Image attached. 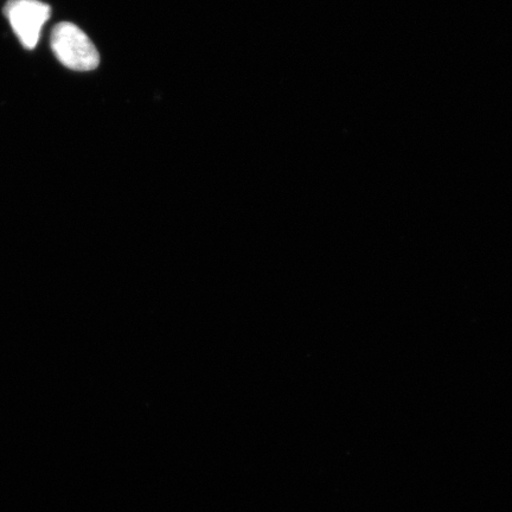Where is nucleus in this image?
<instances>
[{
  "label": "nucleus",
  "instance_id": "nucleus-1",
  "mask_svg": "<svg viewBox=\"0 0 512 512\" xmlns=\"http://www.w3.org/2000/svg\"><path fill=\"white\" fill-rule=\"evenodd\" d=\"M51 49L64 67L91 72L99 67L100 55L93 42L73 23L57 24L51 32Z\"/></svg>",
  "mask_w": 512,
  "mask_h": 512
},
{
  "label": "nucleus",
  "instance_id": "nucleus-2",
  "mask_svg": "<svg viewBox=\"0 0 512 512\" xmlns=\"http://www.w3.org/2000/svg\"><path fill=\"white\" fill-rule=\"evenodd\" d=\"M4 15L25 49H34L40 41L43 25L49 21L51 8L40 0H10Z\"/></svg>",
  "mask_w": 512,
  "mask_h": 512
}]
</instances>
